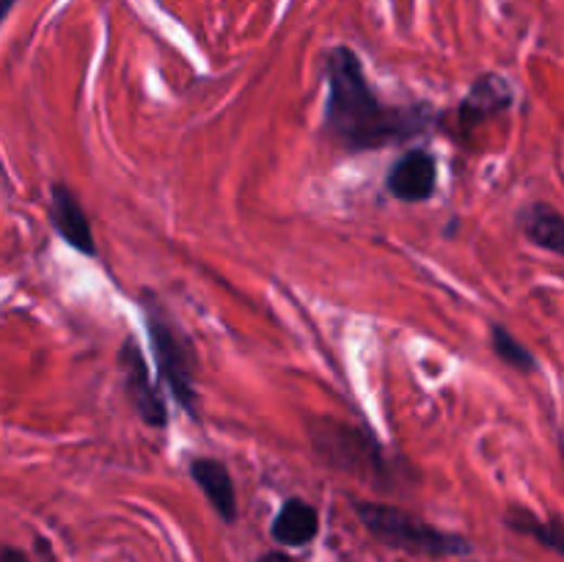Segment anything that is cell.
I'll return each mask as SVG.
<instances>
[{"label": "cell", "mask_w": 564, "mask_h": 562, "mask_svg": "<svg viewBox=\"0 0 564 562\" xmlns=\"http://www.w3.org/2000/svg\"><path fill=\"white\" fill-rule=\"evenodd\" d=\"M517 229L531 245L548 254H556L564 259V216L553 204L531 202L521 207L515 218Z\"/></svg>", "instance_id": "obj_10"}, {"label": "cell", "mask_w": 564, "mask_h": 562, "mask_svg": "<svg viewBox=\"0 0 564 562\" xmlns=\"http://www.w3.org/2000/svg\"><path fill=\"white\" fill-rule=\"evenodd\" d=\"M50 223L69 248H75L84 257H97L94 229H91L89 216H86L84 204L75 196V191L64 182L50 186Z\"/></svg>", "instance_id": "obj_7"}, {"label": "cell", "mask_w": 564, "mask_h": 562, "mask_svg": "<svg viewBox=\"0 0 564 562\" xmlns=\"http://www.w3.org/2000/svg\"><path fill=\"white\" fill-rule=\"evenodd\" d=\"M504 524L510 526V529H515V533L540 540L546 549L556 551V554L564 557V519H559V515H551V519H537L531 510L510 508V513L504 515Z\"/></svg>", "instance_id": "obj_12"}, {"label": "cell", "mask_w": 564, "mask_h": 562, "mask_svg": "<svg viewBox=\"0 0 564 562\" xmlns=\"http://www.w3.org/2000/svg\"><path fill=\"white\" fill-rule=\"evenodd\" d=\"M435 188H438V161L427 150L402 152L386 174V193L397 202H430Z\"/></svg>", "instance_id": "obj_6"}, {"label": "cell", "mask_w": 564, "mask_h": 562, "mask_svg": "<svg viewBox=\"0 0 564 562\" xmlns=\"http://www.w3.org/2000/svg\"><path fill=\"white\" fill-rule=\"evenodd\" d=\"M14 3H17V0H0V25H3V20L9 17V12H12Z\"/></svg>", "instance_id": "obj_16"}, {"label": "cell", "mask_w": 564, "mask_h": 562, "mask_svg": "<svg viewBox=\"0 0 564 562\" xmlns=\"http://www.w3.org/2000/svg\"><path fill=\"white\" fill-rule=\"evenodd\" d=\"M325 132L350 155L408 144L433 125L427 105H392L363 75L356 50L338 44L325 55Z\"/></svg>", "instance_id": "obj_1"}, {"label": "cell", "mask_w": 564, "mask_h": 562, "mask_svg": "<svg viewBox=\"0 0 564 562\" xmlns=\"http://www.w3.org/2000/svg\"><path fill=\"white\" fill-rule=\"evenodd\" d=\"M119 370L121 381H125L127 400L138 411V417L146 422L149 427H166L168 425V406L166 397L161 395L157 383L152 381V370L143 356L141 345L132 336H127L119 347Z\"/></svg>", "instance_id": "obj_5"}, {"label": "cell", "mask_w": 564, "mask_h": 562, "mask_svg": "<svg viewBox=\"0 0 564 562\" xmlns=\"http://www.w3.org/2000/svg\"><path fill=\"white\" fill-rule=\"evenodd\" d=\"M317 533H320V513L300 497L286 499L275 513L273 526H270V535L281 546H292V549L309 546L317 538Z\"/></svg>", "instance_id": "obj_11"}, {"label": "cell", "mask_w": 564, "mask_h": 562, "mask_svg": "<svg viewBox=\"0 0 564 562\" xmlns=\"http://www.w3.org/2000/svg\"><path fill=\"white\" fill-rule=\"evenodd\" d=\"M352 508H356L358 519H361V524L367 526L369 533L381 544L392 546V549L424 557H451L469 551V540L460 538V535L440 533V529L430 526L427 521L416 519L408 510L381 502H356Z\"/></svg>", "instance_id": "obj_4"}, {"label": "cell", "mask_w": 564, "mask_h": 562, "mask_svg": "<svg viewBox=\"0 0 564 562\" xmlns=\"http://www.w3.org/2000/svg\"><path fill=\"white\" fill-rule=\"evenodd\" d=\"M188 469H191L193 483L202 488V494L213 504L215 513L226 524H232L238 519V490H234V480L229 469H226V463L218 461V458L198 455V458H191V467Z\"/></svg>", "instance_id": "obj_9"}, {"label": "cell", "mask_w": 564, "mask_h": 562, "mask_svg": "<svg viewBox=\"0 0 564 562\" xmlns=\"http://www.w3.org/2000/svg\"><path fill=\"white\" fill-rule=\"evenodd\" d=\"M259 562H295V560H292V557H286V554H281V551H273V554L261 557Z\"/></svg>", "instance_id": "obj_15"}, {"label": "cell", "mask_w": 564, "mask_h": 562, "mask_svg": "<svg viewBox=\"0 0 564 562\" xmlns=\"http://www.w3.org/2000/svg\"><path fill=\"white\" fill-rule=\"evenodd\" d=\"M143 320H146L149 340H152V356L161 381L166 383L168 395L191 419L202 417V400H198V356L191 336L179 329L171 311L163 309L161 301L143 298Z\"/></svg>", "instance_id": "obj_3"}, {"label": "cell", "mask_w": 564, "mask_h": 562, "mask_svg": "<svg viewBox=\"0 0 564 562\" xmlns=\"http://www.w3.org/2000/svg\"><path fill=\"white\" fill-rule=\"evenodd\" d=\"M0 562H25V557L14 549H0Z\"/></svg>", "instance_id": "obj_14"}, {"label": "cell", "mask_w": 564, "mask_h": 562, "mask_svg": "<svg viewBox=\"0 0 564 562\" xmlns=\"http://www.w3.org/2000/svg\"><path fill=\"white\" fill-rule=\"evenodd\" d=\"M460 227V218H451V221H449V227H446V238H451V234H454V229H458Z\"/></svg>", "instance_id": "obj_17"}, {"label": "cell", "mask_w": 564, "mask_h": 562, "mask_svg": "<svg viewBox=\"0 0 564 562\" xmlns=\"http://www.w3.org/2000/svg\"><path fill=\"white\" fill-rule=\"evenodd\" d=\"M512 100V86L510 80L501 78L496 73H485L474 80L469 94L460 100L458 105V130L460 132H471L476 130L479 125H485L487 119L504 114L510 111Z\"/></svg>", "instance_id": "obj_8"}, {"label": "cell", "mask_w": 564, "mask_h": 562, "mask_svg": "<svg viewBox=\"0 0 564 562\" xmlns=\"http://www.w3.org/2000/svg\"><path fill=\"white\" fill-rule=\"evenodd\" d=\"M306 431H309L311 449L325 467L356 474L363 483H374L377 488L397 485V461L388 458L383 444L367 427L338 422L333 417H311L306 419Z\"/></svg>", "instance_id": "obj_2"}, {"label": "cell", "mask_w": 564, "mask_h": 562, "mask_svg": "<svg viewBox=\"0 0 564 562\" xmlns=\"http://www.w3.org/2000/svg\"><path fill=\"white\" fill-rule=\"evenodd\" d=\"M490 347H493V354L504 361L510 370L515 372H535L537 370V359L531 354L529 347L523 345L521 340L510 334V329L501 323L490 325Z\"/></svg>", "instance_id": "obj_13"}]
</instances>
